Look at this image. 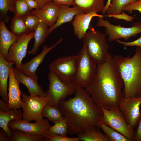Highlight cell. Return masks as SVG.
Segmentation results:
<instances>
[{
  "label": "cell",
  "mask_w": 141,
  "mask_h": 141,
  "mask_svg": "<svg viewBox=\"0 0 141 141\" xmlns=\"http://www.w3.org/2000/svg\"><path fill=\"white\" fill-rule=\"evenodd\" d=\"M124 86L113 57L109 53L104 62L97 64L95 75L85 90L98 107L109 110L119 106L124 97Z\"/></svg>",
  "instance_id": "6da1fadb"
},
{
  "label": "cell",
  "mask_w": 141,
  "mask_h": 141,
  "mask_svg": "<svg viewBox=\"0 0 141 141\" xmlns=\"http://www.w3.org/2000/svg\"><path fill=\"white\" fill-rule=\"evenodd\" d=\"M75 96L58 103L61 111L70 134H78L92 128L98 127L103 114L101 108L95 104L84 88L74 86Z\"/></svg>",
  "instance_id": "7a4b0ae2"
},
{
  "label": "cell",
  "mask_w": 141,
  "mask_h": 141,
  "mask_svg": "<svg viewBox=\"0 0 141 141\" xmlns=\"http://www.w3.org/2000/svg\"><path fill=\"white\" fill-rule=\"evenodd\" d=\"M124 83L125 98L141 97V48L137 47L132 57L113 56Z\"/></svg>",
  "instance_id": "3957f363"
},
{
  "label": "cell",
  "mask_w": 141,
  "mask_h": 141,
  "mask_svg": "<svg viewBox=\"0 0 141 141\" xmlns=\"http://www.w3.org/2000/svg\"><path fill=\"white\" fill-rule=\"evenodd\" d=\"M106 35L96 30L90 25L83 39L89 54L97 64L104 62L109 53Z\"/></svg>",
  "instance_id": "277c9868"
},
{
  "label": "cell",
  "mask_w": 141,
  "mask_h": 141,
  "mask_svg": "<svg viewBox=\"0 0 141 141\" xmlns=\"http://www.w3.org/2000/svg\"><path fill=\"white\" fill-rule=\"evenodd\" d=\"M79 58L75 75L72 83L85 89L90 83L96 72L97 64L89 54L86 45L83 43L78 53Z\"/></svg>",
  "instance_id": "5b68a950"
},
{
  "label": "cell",
  "mask_w": 141,
  "mask_h": 141,
  "mask_svg": "<svg viewBox=\"0 0 141 141\" xmlns=\"http://www.w3.org/2000/svg\"><path fill=\"white\" fill-rule=\"evenodd\" d=\"M48 79L49 84L46 93L48 103L57 107L60 101L75 93V86L72 83L63 80L54 72L49 71Z\"/></svg>",
  "instance_id": "8992f818"
},
{
  "label": "cell",
  "mask_w": 141,
  "mask_h": 141,
  "mask_svg": "<svg viewBox=\"0 0 141 141\" xmlns=\"http://www.w3.org/2000/svg\"><path fill=\"white\" fill-rule=\"evenodd\" d=\"M22 99L21 105L23 109L22 119L30 122L42 120L43 109L48 103L49 98L47 96L40 97L36 95H28L25 93H22Z\"/></svg>",
  "instance_id": "52a82bcc"
},
{
  "label": "cell",
  "mask_w": 141,
  "mask_h": 141,
  "mask_svg": "<svg viewBox=\"0 0 141 141\" xmlns=\"http://www.w3.org/2000/svg\"><path fill=\"white\" fill-rule=\"evenodd\" d=\"M96 26L105 28V33L108 36V40L112 42L123 38L125 40L131 37L141 33V20L134 23L130 27H125L120 25H116L111 24L103 17H98Z\"/></svg>",
  "instance_id": "ba28073f"
},
{
  "label": "cell",
  "mask_w": 141,
  "mask_h": 141,
  "mask_svg": "<svg viewBox=\"0 0 141 141\" xmlns=\"http://www.w3.org/2000/svg\"><path fill=\"white\" fill-rule=\"evenodd\" d=\"M103 116L102 120L107 125L115 130L128 139L133 141L134 129L127 123L119 106L109 110L101 107Z\"/></svg>",
  "instance_id": "9c48e42d"
},
{
  "label": "cell",
  "mask_w": 141,
  "mask_h": 141,
  "mask_svg": "<svg viewBox=\"0 0 141 141\" xmlns=\"http://www.w3.org/2000/svg\"><path fill=\"white\" fill-rule=\"evenodd\" d=\"M79 56L78 54L57 58L49 64V69L65 81L72 83L76 72Z\"/></svg>",
  "instance_id": "30bf717a"
},
{
  "label": "cell",
  "mask_w": 141,
  "mask_h": 141,
  "mask_svg": "<svg viewBox=\"0 0 141 141\" xmlns=\"http://www.w3.org/2000/svg\"><path fill=\"white\" fill-rule=\"evenodd\" d=\"M141 97H123L119 105L120 109L129 126L134 129L141 116Z\"/></svg>",
  "instance_id": "8fae6325"
},
{
  "label": "cell",
  "mask_w": 141,
  "mask_h": 141,
  "mask_svg": "<svg viewBox=\"0 0 141 141\" xmlns=\"http://www.w3.org/2000/svg\"><path fill=\"white\" fill-rule=\"evenodd\" d=\"M34 32L25 33L19 36L18 40L10 46L6 60L9 62H14L15 67L19 69L26 54L28 44L34 38Z\"/></svg>",
  "instance_id": "7c38bea8"
},
{
  "label": "cell",
  "mask_w": 141,
  "mask_h": 141,
  "mask_svg": "<svg viewBox=\"0 0 141 141\" xmlns=\"http://www.w3.org/2000/svg\"><path fill=\"white\" fill-rule=\"evenodd\" d=\"M50 126L48 119H43L34 123L29 122L22 119L13 120L8 124L11 130H17L29 134L44 137Z\"/></svg>",
  "instance_id": "4fadbf2b"
},
{
  "label": "cell",
  "mask_w": 141,
  "mask_h": 141,
  "mask_svg": "<svg viewBox=\"0 0 141 141\" xmlns=\"http://www.w3.org/2000/svg\"><path fill=\"white\" fill-rule=\"evenodd\" d=\"M63 39L61 38L51 46L44 45L41 52L27 62L22 64L18 69L25 74L37 79L36 71L43 61L46 55L52 49L61 43Z\"/></svg>",
  "instance_id": "5bb4252c"
},
{
  "label": "cell",
  "mask_w": 141,
  "mask_h": 141,
  "mask_svg": "<svg viewBox=\"0 0 141 141\" xmlns=\"http://www.w3.org/2000/svg\"><path fill=\"white\" fill-rule=\"evenodd\" d=\"M61 5L51 1L42 8L32 10L31 12L51 27L55 24L58 18Z\"/></svg>",
  "instance_id": "9a60e30c"
},
{
  "label": "cell",
  "mask_w": 141,
  "mask_h": 141,
  "mask_svg": "<svg viewBox=\"0 0 141 141\" xmlns=\"http://www.w3.org/2000/svg\"><path fill=\"white\" fill-rule=\"evenodd\" d=\"M105 16H107L99 15L95 12L87 13H82L76 15L72 23L74 34L79 39H83L89 28L92 18L95 17H103Z\"/></svg>",
  "instance_id": "2e32d148"
},
{
  "label": "cell",
  "mask_w": 141,
  "mask_h": 141,
  "mask_svg": "<svg viewBox=\"0 0 141 141\" xmlns=\"http://www.w3.org/2000/svg\"><path fill=\"white\" fill-rule=\"evenodd\" d=\"M23 118V112L18 109H11L8 103L0 100V127L10 137L12 131L8 127V124L13 120L21 119Z\"/></svg>",
  "instance_id": "e0dca14e"
},
{
  "label": "cell",
  "mask_w": 141,
  "mask_h": 141,
  "mask_svg": "<svg viewBox=\"0 0 141 141\" xmlns=\"http://www.w3.org/2000/svg\"><path fill=\"white\" fill-rule=\"evenodd\" d=\"M8 93L9 107L11 109H19L21 107V92L19 88V83L16 79L13 67L10 69L9 73Z\"/></svg>",
  "instance_id": "ac0fdd59"
},
{
  "label": "cell",
  "mask_w": 141,
  "mask_h": 141,
  "mask_svg": "<svg viewBox=\"0 0 141 141\" xmlns=\"http://www.w3.org/2000/svg\"><path fill=\"white\" fill-rule=\"evenodd\" d=\"M13 68L16 79L26 86L30 95L46 96V92L39 84L37 79L25 74L16 67Z\"/></svg>",
  "instance_id": "d6986e66"
},
{
  "label": "cell",
  "mask_w": 141,
  "mask_h": 141,
  "mask_svg": "<svg viewBox=\"0 0 141 141\" xmlns=\"http://www.w3.org/2000/svg\"><path fill=\"white\" fill-rule=\"evenodd\" d=\"M14 62H9L0 55V95L2 100L8 103V98L7 93L8 80L9 72Z\"/></svg>",
  "instance_id": "ffe728a7"
},
{
  "label": "cell",
  "mask_w": 141,
  "mask_h": 141,
  "mask_svg": "<svg viewBox=\"0 0 141 141\" xmlns=\"http://www.w3.org/2000/svg\"><path fill=\"white\" fill-rule=\"evenodd\" d=\"M2 20L0 22V55L5 59L11 45L17 41L19 38L6 27Z\"/></svg>",
  "instance_id": "44dd1931"
},
{
  "label": "cell",
  "mask_w": 141,
  "mask_h": 141,
  "mask_svg": "<svg viewBox=\"0 0 141 141\" xmlns=\"http://www.w3.org/2000/svg\"><path fill=\"white\" fill-rule=\"evenodd\" d=\"M82 13L83 12L75 6L70 7L68 5H61L58 18L55 24L48 28L47 32L48 36L62 25L71 22L76 15Z\"/></svg>",
  "instance_id": "7402d4cb"
},
{
  "label": "cell",
  "mask_w": 141,
  "mask_h": 141,
  "mask_svg": "<svg viewBox=\"0 0 141 141\" xmlns=\"http://www.w3.org/2000/svg\"><path fill=\"white\" fill-rule=\"evenodd\" d=\"M104 0H74L73 6L79 8L83 13L102 12L104 7Z\"/></svg>",
  "instance_id": "603a6c76"
},
{
  "label": "cell",
  "mask_w": 141,
  "mask_h": 141,
  "mask_svg": "<svg viewBox=\"0 0 141 141\" xmlns=\"http://www.w3.org/2000/svg\"><path fill=\"white\" fill-rule=\"evenodd\" d=\"M48 25L41 20L35 29L34 34V44L32 48L28 52L30 54H36L40 46L45 41L47 36Z\"/></svg>",
  "instance_id": "cb8c5ba5"
},
{
  "label": "cell",
  "mask_w": 141,
  "mask_h": 141,
  "mask_svg": "<svg viewBox=\"0 0 141 141\" xmlns=\"http://www.w3.org/2000/svg\"><path fill=\"white\" fill-rule=\"evenodd\" d=\"M95 127L77 134L80 140L84 141H110L108 137Z\"/></svg>",
  "instance_id": "d4e9b609"
},
{
  "label": "cell",
  "mask_w": 141,
  "mask_h": 141,
  "mask_svg": "<svg viewBox=\"0 0 141 141\" xmlns=\"http://www.w3.org/2000/svg\"><path fill=\"white\" fill-rule=\"evenodd\" d=\"M43 116L54 124L64 119L61 111L57 106L48 103L44 107L42 112Z\"/></svg>",
  "instance_id": "484cf974"
},
{
  "label": "cell",
  "mask_w": 141,
  "mask_h": 141,
  "mask_svg": "<svg viewBox=\"0 0 141 141\" xmlns=\"http://www.w3.org/2000/svg\"><path fill=\"white\" fill-rule=\"evenodd\" d=\"M97 125L108 137L110 141H130L118 132L107 125L102 120L98 123Z\"/></svg>",
  "instance_id": "4316f807"
},
{
  "label": "cell",
  "mask_w": 141,
  "mask_h": 141,
  "mask_svg": "<svg viewBox=\"0 0 141 141\" xmlns=\"http://www.w3.org/2000/svg\"><path fill=\"white\" fill-rule=\"evenodd\" d=\"M138 0H111L110 5L106 13L107 16L120 14L123 11L124 8L127 5L132 4Z\"/></svg>",
  "instance_id": "83f0119b"
},
{
  "label": "cell",
  "mask_w": 141,
  "mask_h": 141,
  "mask_svg": "<svg viewBox=\"0 0 141 141\" xmlns=\"http://www.w3.org/2000/svg\"><path fill=\"white\" fill-rule=\"evenodd\" d=\"M16 1V0H0V18L5 23H8L10 19V16L8 14V11L15 14V5Z\"/></svg>",
  "instance_id": "f1b7e54d"
},
{
  "label": "cell",
  "mask_w": 141,
  "mask_h": 141,
  "mask_svg": "<svg viewBox=\"0 0 141 141\" xmlns=\"http://www.w3.org/2000/svg\"><path fill=\"white\" fill-rule=\"evenodd\" d=\"M68 132V126L64 118L63 120L54 124L53 126H50L44 137L57 135L66 136Z\"/></svg>",
  "instance_id": "f546056e"
},
{
  "label": "cell",
  "mask_w": 141,
  "mask_h": 141,
  "mask_svg": "<svg viewBox=\"0 0 141 141\" xmlns=\"http://www.w3.org/2000/svg\"><path fill=\"white\" fill-rule=\"evenodd\" d=\"M12 134L10 137V141H44L45 137L43 136L29 134L17 130H11Z\"/></svg>",
  "instance_id": "4dcf8cb0"
},
{
  "label": "cell",
  "mask_w": 141,
  "mask_h": 141,
  "mask_svg": "<svg viewBox=\"0 0 141 141\" xmlns=\"http://www.w3.org/2000/svg\"><path fill=\"white\" fill-rule=\"evenodd\" d=\"M10 29L11 32L18 37L30 31L26 25L22 17L15 15L11 20Z\"/></svg>",
  "instance_id": "1f68e13d"
},
{
  "label": "cell",
  "mask_w": 141,
  "mask_h": 141,
  "mask_svg": "<svg viewBox=\"0 0 141 141\" xmlns=\"http://www.w3.org/2000/svg\"><path fill=\"white\" fill-rule=\"evenodd\" d=\"M22 17L29 31L34 30L40 20L38 17L32 14L31 12Z\"/></svg>",
  "instance_id": "d6a6232c"
},
{
  "label": "cell",
  "mask_w": 141,
  "mask_h": 141,
  "mask_svg": "<svg viewBox=\"0 0 141 141\" xmlns=\"http://www.w3.org/2000/svg\"><path fill=\"white\" fill-rule=\"evenodd\" d=\"M15 12L16 16L22 17L31 12L25 0H16L15 5Z\"/></svg>",
  "instance_id": "836d02e7"
},
{
  "label": "cell",
  "mask_w": 141,
  "mask_h": 141,
  "mask_svg": "<svg viewBox=\"0 0 141 141\" xmlns=\"http://www.w3.org/2000/svg\"><path fill=\"white\" fill-rule=\"evenodd\" d=\"M78 137L70 138L66 136L57 135L45 137L44 141H79Z\"/></svg>",
  "instance_id": "e575fe53"
},
{
  "label": "cell",
  "mask_w": 141,
  "mask_h": 141,
  "mask_svg": "<svg viewBox=\"0 0 141 141\" xmlns=\"http://www.w3.org/2000/svg\"><path fill=\"white\" fill-rule=\"evenodd\" d=\"M138 11L141 13V0H138L135 2L125 6L123 10L128 11L130 14L132 13L133 10Z\"/></svg>",
  "instance_id": "d590c367"
},
{
  "label": "cell",
  "mask_w": 141,
  "mask_h": 141,
  "mask_svg": "<svg viewBox=\"0 0 141 141\" xmlns=\"http://www.w3.org/2000/svg\"><path fill=\"white\" fill-rule=\"evenodd\" d=\"M116 41L119 43L125 46H136L141 48V36L137 39L130 42H125L119 39Z\"/></svg>",
  "instance_id": "8d00e7d4"
},
{
  "label": "cell",
  "mask_w": 141,
  "mask_h": 141,
  "mask_svg": "<svg viewBox=\"0 0 141 141\" xmlns=\"http://www.w3.org/2000/svg\"><path fill=\"white\" fill-rule=\"evenodd\" d=\"M134 130L133 141H141V116L139 119Z\"/></svg>",
  "instance_id": "74e56055"
},
{
  "label": "cell",
  "mask_w": 141,
  "mask_h": 141,
  "mask_svg": "<svg viewBox=\"0 0 141 141\" xmlns=\"http://www.w3.org/2000/svg\"><path fill=\"white\" fill-rule=\"evenodd\" d=\"M114 18L122 19L126 20L127 21H132L135 17H134L130 16L126 14L123 11L122 13L119 15L112 16L111 17Z\"/></svg>",
  "instance_id": "f35d334b"
},
{
  "label": "cell",
  "mask_w": 141,
  "mask_h": 141,
  "mask_svg": "<svg viewBox=\"0 0 141 141\" xmlns=\"http://www.w3.org/2000/svg\"><path fill=\"white\" fill-rule=\"evenodd\" d=\"M30 9H38L40 8L39 4L35 0H25Z\"/></svg>",
  "instance_id": "ab89813d"
},
{
  "label": "cell",
  "mask_w": 141,
  "mask_h": 141,
  "mask_svg": "<svg viewBox=\"0 0 141 141\" xmlns=\"http://www.w3.org/2000/svg\"><path fill=\"white\" fill-rule=\"evenodd\" d=\"M57 4L64 5L69 6L73 5L74 0H51Z\"/></svg>",
  "instance_id": "60d3db41"
},
{
  "label": "cell",
  "mask_w": 141,
  "mask_h": 141,
  "mask_svg": "<svg viewBox=\"0 0 141 141\" xmlns=\"http://www.w3.org/2000/svg\"><path fill=\"white\" fill-rule=\"evenodd\" d=\"M0 141H10V137L8 136L6 133L3 129L0 130Z\"/></svg>",
  "instance_id": "b9f144b4"
},
{
  "label": "cell",
  "mask_w": 141,
  "mask_h": 141,
  "mask_svg": "<svg viewBox=\"0 0 141 141\" xmlns=\"http://www.w3.org/2000/svg\"><path fill=\"white\" fill-rule=\"evenodd\" d=\"M39 5L40 8H42L46 4L48 3L51 0H35Z\"/></svg>",
  "instance_id": "7bdbcfd3"
},
{
  "label": "cell",
  "mask_w": 141,
  "mask_h": 141,
  "mask_svg": "<svg viewBox=\"0 0 141 141\" xmlns=\"http://www.w3.org/2000/svg\"><path fill=\"white\" fill-rule=\"evenodd\" d=\"M111 0H107L106 4L104 5L103 9L102 11V13L103 14L106 13L110 5V3Z\"/></svg>",
  "instance_id": "ee69618b"
},
{
  "label": "cell",
  "mask_w": 141,
  "mask_h": 141,
  "mask_svg": "<svg viewBox=\"0 0 141 141\" xmlns=\"http://www.w3.org/2000/svg\"></svg>",
  "instance_id": "f6af8a7d"
}]
</instances>
